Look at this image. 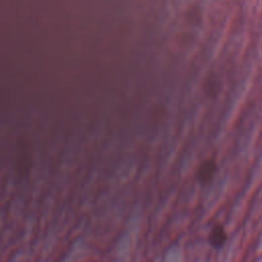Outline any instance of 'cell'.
I'll list each match as a JSON object with an SVG mask.
<instances>
[{"label":"cell","instance_id":"cell-3","mask_svg":"<svg viewBox=\"0 0 262 262\" xmlns=\"http://www.w3.org/2000/svg\"><path fill=\"white\" fill-rule=\"evenodd\" d=\"M185 18H186V21L192 25V26H199L201 24V21H202V14H201V11H200V8L197 7V6H194V7H191L186 15H185Z\"/></svg>","mask_w":262,"mask_h":262},{"label":"cell","instance_id":"cell-1","mask_svg":"<svg viewBox=\"0 0 262 262\" xmlns=\"http://www.w3.org/2000/svg\"><path fill=\"white\" fill-rule=\"evenodd\" d=\"M218 171V165L214 158L204 160L197 168L196 177L197 181L201 186L209 185L215 178Z\"/></svg>","mask_w":262,"mask_h":262},{"label":"cell","instance_id":"cell-2","mask_svg":"<svg viewBox=\"0 0 262 262\" xmlns=\"http://www.w3.org/2000/svg\"><path fill=\"white\" fill-rule=\"evenodd\" d=\"M228 241V234L222 224L214 225L208 235V243L214 250H222Z\"/></svg>","mask_w":262,"mask_h":262}]
</instances>
